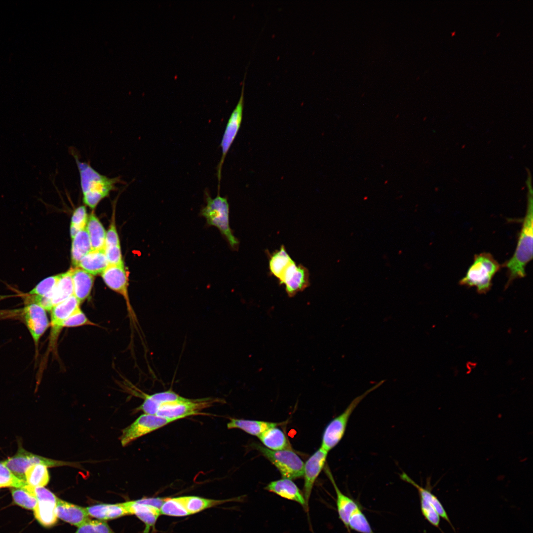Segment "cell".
Wrapping results in <instances>:
<instances>
[{"label": "cell", "mask_w": 533, "mask_h": 533, "mask_svg": "<svg viewBox=\"0 0 533 533\" xmlns=\"http://www.w3.org/2000/svg\"><path fill=\"white\" fill-rule=\"evenodd\" d=\"M106 284L124 299L130 318L135 322V316L130 304L128 293V275L123 266L108 265L101 273Z\"/></svg>", "instance_id": "cell-13"}, {"label": "cell", "mask_w": 533, "mask_h": 533, "mask_svg": "<svg viewBox=\"0 0 533 533\" xmlns=\"http://www.w3.org/2000/svg\"><path fill=\"white\" fill-rule=\"evenodd\" d=\"M7 313L10 316H19L29 331L37 350L39 341L50 325L46 310L36 303H30L23 308Z\"/></svg>", "instance_id": "cell-9"}, {"label": "cell", "mask_w": 533, "mask_h": 533, "mask_svg": "<svg viewBox=\"0 0 533 533\" xmlns=\"http://www.w3.org/2000/svg\"><path fill=\"white\" fill-rule=\"evenodd\" d=\"M400 477L402 480L416 488L418 492L419 498L428 501L433 506L439 516L447 521L453 530H455L444 507L437 497L432 493L430 488H423L419 486L405 472H403L400 474Z\"/></svg>", "instance_id": "cell-26"}, {"label": "cell", "mask_w": 533, "mask_h": 533, "mask_svg": "<svg viewBox=\"0 0 533 533\" xmlns=\"http://www.w3.org/2000/svg\"><path fill=\"white\" fill-rule=\"evenodd\" d=\"M57 501L48 500L38 501L33 510L34 515L37 521L44 527H51L57 522L58 518L56 513Z\"/></svg>", "instance_id": "cell-28"}, {"label": "cell", "mask_w": 533, "mask_h": 533, "mask_svg": "<svg viewBox=\"0 0 533 533\" xmlns=\"http://www.w3.org/2000/svg\"><path fill=\"white\" fill-rule=\"evenodd\" d=\"M532 190L530 189L528 206L519 233L517 244L513 256L502 266L507 269V288L514 280L526 276V267L533 259V208Z\"/></svg>", "instance_id": "cell-1"}, {"label": "cell", "mask_w": 533, "mask_h": 533, "mask_svg": "<svg viewBox=\"0 0 533 533\" xmlns=\"http://www.w3.org/2000/svg\"><path fill=\"white\" fill-rule=\"evenodd\" d=\"M128 514H135L145 525L144 533H149L151 529L153 528L161 514L160 508L144 504L138 499L123 503Z\"/></svg>", "instance_id": "cell-18"}, {"label": "cell", "mask_w": 533, "mask_h": 533, "mask_svg": "<svg viewBox=\"0 0 533 533\" xmlns=\"http://www.w3.org/2000/svg\"><path fill=\"white\" fill-rule=\"evenodd\" d=\"M174 421L176 420L155 415L144 414L122 430L120 437L121 445L124 447L136 439Z\"/></svg>", "instance_id": "cell-10"}, {"label": "cell", "mask_w": 533, "mask_h": 533, "mask_svg": "<svg viewBox=\"0 0 533 533\" xmlns=\"http://www.w3.org/2000/svg\"><path fill=\"white\" fill-rule=\"evenodd\" d=\"M265 489L284 498L297 502L308 511L303 494L292 480L282 478L270 482Z\"/></svg>", "instance_id": "cell-17"}, {"label": "cell", "mask_w": 533, "mask_h": 533, "mask_svg": "<svg viewBox=\"0 0 533 533\" xmlns=\"http://www.w3.org/2000/svg\"><path fill=\"white\" fill-rule=\"evenodd\" d=\"M206 205L201 210V215L205 218L207 223L217 227L225 236L230 246L236 249L239 244L229 226V205L227 199L220 196L219 193L212 198L206 192Z\"/></svg>", "instance_id": "cell-4"}, {"label": "cell", "mask_w": 533, "mask_h": 533, "mask_svg": "<svg viewBox=\"0 0 533 533\" xmlns=\"http://www.w3.org/2000/svg\"><path fill=\"white\" fill-rule=\"evenodd\" d=\"M328 453L320 447L304 463L303 495L308 508L314 483L324 467Z\"/></svg>", "instance_id": "cell-14"}, {"label": "cell", "mask_w": 533, "mask_h": 533, "mask_svg": "<svg viewBox=\"0 0 533 533\" xmlns=\"http://www.w3.org/2000/svg\"><path fill=\"white\" fill-rule=\"evenodd\" d=\"M108 265L105 249H103L91 250L81 259L77 267L95 275L101 274Z\"/></svg>", "instance_id": "cell-22"}, {"label": "cell", "mask_w": 533, "mask_h": 533, "mask_svg": "<svg viewBox=\"0 0 533 533\" xmlns=\"http://www.w3.org/2000/svg\"><path fill=\"white\" fill-rule=\"evenodd\" d=\"M216 402V399L210 398L192 399L182 397L180 399L160 405L155 415L177 420L198 415L200 411Z\"/></svg>", "instance_id": "cell-8"}, {"label": "cell", "mask_w": 533, "mask_h": 533, "mask_svg": "<svg viewBox=\"0 0 533 533\" xmlns=\"http://www.w3.org/2000/svg\"><path fill=\"white\" fill-rule=\"evenodd\" d=\"M19 479L25 481V472L30 466L41 464L47 467L62 466H76V463L46 458L33 454L26 450L18 443V448L16 454L1 461Z\"/></svg>", "instance_id": "cell-7"}, {"label": "cell", "mask_w": 533, "mask_h": 533, "mask_svg": "<svg viewBox=\"0 0 533 533\" xmlns=\"http://www.w3.org/2000/svg\"><path fill=\"white\" fill-rule=\"evenodd\" d=\"M88 220L86 209L84 206L76 208L73 214L70 227L71 235L73 238L80 230L86 227Z\"/></svg>", "instance_id": "cell-37"}, {"label": "cell", "mask_w": 533, "mask_h": 533, "mask_svg": "<svg viewBox=\"0 0 533 533\" xmlns=\"http://www.w3.org/2000/svg\"><path fill=\"white\" fill-rule=\"evenodd\" d=\"M80 302L74 295L54 306L51 310V330L48 348L54 350L60 333L63 328L64 320L80 307Z\"/></svg>", "instance_id": "cell-11"}, {"label": "cell", "mask_w": 533, "mask_h": 533, "mask_svg": "<svg viewBox=\"0 0 533 533\" xmlns=\"http://www.w3.org/2000/svg\"><path fill=\"white\" fill-rule=\"evenodd\" d=\"M74 295L81 303L90 295L94 282V276L84 269L76 267L72 269Z\"/></svg>", "instance_id": "cell-21"}, {"label": "cell", "mask_w": 533, "mask_h": 533, "mask_svg": "<svg viewBox=\"0 0 533 533\" xmlns=\"http://www.w3.org/2000/svg\"><path fill=\"white\" fill-rule=\"evenodd\" d=\"M27 484L19 479L1 461L0 462V488H22Z\"/></svg>", "instance_id": "cell-36"}, {"label": "cell", "mask_w": 533, "mask_h": 533, "mask_svg": "<svg viewBox=\"0 0 533 533\" xmlns=\"http://www.w3.org/2000/svg\"><path fill=\"white\" fill-rule=\"evenodd\" d=\"M309 275L307 268L302 265L297 266L294 263L289 267L280 283L285 284L288 295L293 297L309 286Z\"/></svg>", "instance_id": "cell-15"}, {"label": "cell", "mask_w": 533, "mask_h": 533, "mask_svg": "<svg viewBox=\"0 0 533 533\" xmlns=\"http://www.w3.org/2000/svg\"><path fill=\"white\" fill-rule=\"evenodd\" d=\"M85 508L89 515L103 520L115 519L128 514L123 503L100 504Z\"/></svg>", "instance_id": "cell-24"}, {"label": "cell", "mask_w": 533, "mask_h": 533, "mask_svg": "<svg viewBox=\"0 0 533 533\" xmlns=\"http://www.w3.org/2000/svg\"><path fill=\"white\" fill-rule=\"evenodd\" d=\"M115 246H120V242L114 222L113 221L106 232L105 248Z\"/></svg>", "instance_id": "cell-43"}, {"label": "cell", "mask_w": 533, "mask_h": 533, "mask_svg": "<svg viewBox=\"0 0 533 533\" xmlns=\"http://www.w3.org/2000/svg\"><path fill=\"white\" fill-rule=\"evenodd\" d=\"M327 474L332 483L336 494V505L339 517L349 532L348 522L353 512L360 506L352 498L343 494L337 486L334 478L328 470Z\"/></svg>", "instance_id": "cell-20"}, {"label": "cell", "mask_w": 533, "mask_h": 533, "mask_svg": "<svg viewBox=\"0 0 533 533\" xmlns=\"http://www.w3.org/2000/svg\"><path fill=\"white\" fill-rule=\"evenodd\" d=\"M11 493L13 500L17 505L27 509L34 510L38 500L28 491L23 488H12Z\"/></svg>", "instance_id": "cell-35"}, {"label": "cell", "mask_w": 533, "mask_h": 533, "mask_svg": "<svg viewBox=\"0 0 533 533\" xmlns=\"http://www.w3.org/2000/svg\"><path fill=\"white\" fill-rule=\"evenodd\" d=\"M50 475L48 467L43 464H34L29 467L25 472V481L31 486L44 487L48 483Z\"/></svg>", "instance_id": "cell-32"}, {"label": "cell", "mask_w": 533, "mask_h": 533, "mask_svg": "<svg viewBox=\"0 0 533 533\" xmlns=\"http://www.w3.org/2000/svg\"><path fill=\"white\" fill-rule=\"evenodd\" d=\"M86 228L89 236L92 250L105 249L106 232L94 214L92 213L89 216Z\"/></svg>", "instance_id": "cell-29"}, {"label": "cell", "mask_w": 533, "mask_h": 533, "mask_svg": "<svg viewBox=\"0 0 533 533\" xmlns=\"http://www.w3.org/2000/svg\"><path fill=\"white\" fill-rule=\"evenodd\" d=\"M179 498L190 515L195 514L208 508L234 500L233 498L217 500L197 496H180Z\"/></svg>", "instance_id": "cell-27"}, {"label": "cell", "mask_w": 533, "mask_h": 533, "mask_svg": "<svg viewBox=\"0 0 533 533\" xmlns=\"http://www.w3.org/2000/svg\"><path fill=\"white\" fill-rule=\"evenodd\" d=\"M254 447L277 468L282 478L292 480L303 476L304 463L292 449L273 451L258 444Z\"/></svg>", "instance_id": "cell-6"}, {"label": "cell", "mask_w": 533, "mask_h": 533, "mask_svg": "<svg viewBox=\"0 0 533 533\" xmlns=\"http://www.w3.org/2000/svg\"><path fill=\"white\" fill-rule=\"evenodd\" d=\"M244 84V83L242 86L239 100L229 118L221 143L222 155L217 168V178L219 182L218 190H220V182L221 179V172L223 163L226 155L237 135L242 119Z\"/></svg>", "instance_id": "cell-12"}, {"label": "cell", "mask_w": 533, "mask_h": 533, "mask_svg": "<svg viewBox=\"0 0 533 533\" xmlns=\"http://www.w3.org/2000/svg\"><path fill=\"white\" fill-rule=\"evenodd\" d=\"M348 529L360 533H374L360 506L351 514L348 522Z\"/></svg>", "instance_id": "cell-33"}, {"label": "cell", "mask_w": 533, "mask_h": 533, "mask_svg": "<svg viewBox=\"0 0 533 533\" xmlns=\"http://www.w3.org/2000/svg\"><path fill=\"white\" fill-rule=\"evenodd\" d=\"M294 263L286 251L285 247L282 245L279 250L275 252L271 256L269 267L271 273L276 277L280 282L289 267Z\"/></svg>", "instance_id": "cell-31"}, {"label": "cell", "mask_w": 533, "mask_h": 533, "mask_svg": "<svg viewBox=\"0 0 533 533\" xmlns=\"http://www.w3.org/2000/svg\"><path fill=\"white\" fill-rule=\"evenodd\" d=\"M61 274L47 277L38 283L28 294L38 296H45L49 294L55 287Z\"/></svg>", "instance_id": "cell-39"}, {"label": "cell", "mask_w": 533, "mask_h": 533, "mask_svg": "<svg viewBox=\"0 0 533 533\" xmlns=\"http://www.w3.org/2000/svg\"><path fill=\"white\" fill-rule=\"evenodd\" d=\"M420 509L425 519L432 526L440 529V517L432 504L427 500L420 498Z\"/></svg>", "instance_id": "cell-41"}, {"label": "cell", "mask_w": 533, "mask_h": 533, "mask_svg": "<svg viewBox=\"0 0 533 533\" xmlns=\"http://www.w3.org/2000/svg\"><path fill=\"white\" fill-rule=\"evenodd\" d=\"M385 380L381 381L376 385L355 398L343 412L333 419L327 425L323 432L321 448L330 451L341 441L343 437L349 419L360 402L370 392L381 385Z\"/></svg>", "instance_id": "cell-5"}, {"label": "cell", "mask_w": 533, "mask_h": 533, "mask_svg": "<svg viewBox=\"0 0 533 533\" xmlns=\"http://www.w3.org/2000/svg\"><path fill=\"white\" fill-rule=\"evenodd\" d=\"M74 157L79 173L83 202L94 209L101 200L115 190L116 185L120 182L119 178L103 175L88 163L80 161L76 155H74Z\"/></svg>", "instance_id": "cell-2"}, {"label": "cell", "mask_w": 533, "mask_h": 533, "mask_svg": "<svg viewBox=\"0 0 533 533\" xmlns=\"http://www.w3.org/2000/svg\"><path fill=\"white\" fill-rule=\"evenodd\" d=\"M258 438L266 448L271 450L292 449L285 433L277 426L266 430Z\"/></svg>", "instance_id": "cell-25"}, {"label": "cell", "mask_w": 533, "mask_h": 533, "mask_svg": "<svg viewBox=\"0 0 533 533\" xmlns=\"http://www.w3.org/2000/svg\"><path fill=\"white\" fill-rule=\"evenodd\" d=\"M84 325L98 326L90 321L79 307L64 320L63 327L73 328Z\"/></svg>", "instance_id": "cell-40"}, {"label": "cell", "mask_w": 533, "mask_h": 533, "mask_svg": "<svg viewBox=\"0 0 533 533\" xmlns=\"http://www.w3.org/2000/svg\"><path fill=\"white\" fill-rule=\"evenodd\" d=\"M281 423L262 420L231 419L227 423L228 429H240L258 437L265 431Z\"/></svg>", "instance_id": "cell-23"}, {"label": "cell", "mask_w": 533, "mask_h": 533, "mask_svg": "<svg viewBox=\"0 0 533 533\" xmlns=\"http://www.w3.org/2000/svg\"><path fill=\"white\" fill-rule=\"evenodd\" d=\"M160 510L161 514L170 516L184 517L190 515L179 497L166 498Z\"/></svg>", "instance_id": "cell-34"}, {"label": "cell", "mask_w": 533, "mask_h": 533, "mask_svg": "<svg viewBox=\"0 0 533 533\" xmlns=\"http://www.w3.org/2000/svg\"><path fill=\"white\" fill-rule=\"evenodd\" d=\"M91 250L89 236L85 227L72 238L71 259L73 264L77 266L81 259Z\"/></svg>", "instance_id": "cell-30"}, {"label": "cell", "mask_w": 533, "mask_h": 533, "mask_svg": "<svg viewBox=\"0 0 533 533\" xmlns=\"http://www.w3.org/2000/svg\"><path fill=\"white\" fill-rule=\"evenodd\" d=\"M75 533H115L108 524L101 520H88L78 527Z\"/></svg>", "instance_id": "cell-38"}, {"label": "cell", "mask_w": 533, "mask_h": 533, "mask_svg": "<svg viewBox=\"0 0 533 533\" xmlns=\"http://www.w3.org/2000/svg\"><path fill=\"white\" fill-rule=\"evenodd\" d=\"M105 252L109 265L124 266L120 246L105 247Z\"/></svg>", "instance_id": "cell-42"}, {"label": "cell", "mask_w": 533, "mask_h": 533, "mask_svg": "<svg viewBox=\"0 0 533 533\" xmlns=\"http://www.w3.org/2000/svg\"><path fill=\"white\" fill-rule=\"evenodd\" d=\"M501 267L491 253L475 254L472 264L459 284L468 287H475L478 293L486 294L490 290L493 278Z\"/></svg>", "instance_id": "cell-3"}, {"label": "cell", "mask_w": 533, "mask_h": 533, "mask_svg": "<svg viewBox=\"0 0 533 533\" xmlns=\"http://www.w3.org/2000/svg\"><path fill=\"white\" fill-rule=\"evenodd\" d=\"M74 295V287L72 278V269L61 274L55 287L47 295L43 296L44 307L47 311Z\"/></svg>", "instance_id": "cell-16"}, {"label": "cell", "mask_w": 533, "mask_h": 533, "mask_svg": "<svg viewBox=\"0 0 533 533\" xmlns=\"http://www.w3.org/2000/svg\"><path fill=\"white\" fill-rule=\"evenodd\" d=\"M56 513L58 518L79 527L89 520L86 508L58 498Z\"/></svg>", "instance_id": "cell-19"}]
</instances>
